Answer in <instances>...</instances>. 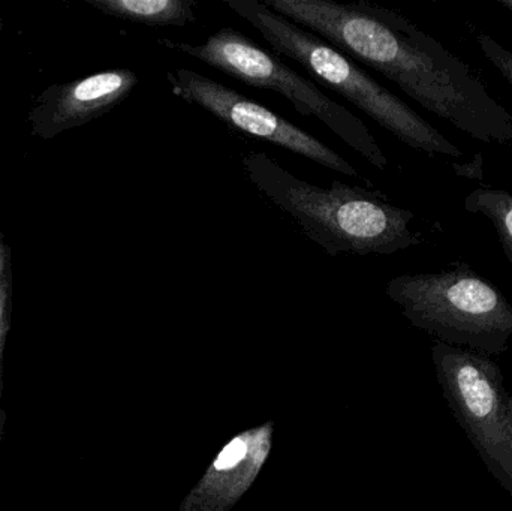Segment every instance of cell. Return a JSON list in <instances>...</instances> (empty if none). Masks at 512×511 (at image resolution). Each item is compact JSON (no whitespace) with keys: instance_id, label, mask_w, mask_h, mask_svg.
I'll use <instances>...</instances> for the list:
<instances>
[{"instance_id":"7a4b0ae2","label":"cell","mask_w":512,"mask_h":511,"mask_svg":"<svg viewBox=\"0 0 512 511\" xmlns=\"http://www.w3.org/2000/svg\"><path fill=\"white\" fill-rule=\"evenodd\" d=\"M225 5L258 30L274 53L303 66L319 83L348 99L400 143L432 156L463 155L457 144L414 108L315 33L297 26L259 0H227Z\"/></svg>"},{"instance_id":"ba28073f","label":"cell","mask_w":512,"mask_h":511,"mask_svg":"<svg viewBox=\"0 0 512 511\" xmlns=\"http://www.w3.org/2000/svg\"><path fill=\"white\" fill-rule=\"evenodd\" d=\"M138 86L131 69H110L48 89L32 111L33 134L51 138L98 119Z\"/></svg>"},{"instance_id":"277c9868","label":"cell","mask_w":512,"mask_h":511,"mask_svg":"<svg viewBox=\"0 0 512 511\" xmlns=\"http://www.w3.org/2000/svg\"><path fill=\"white\" fill-rule=\"evenodd\" d=\"M158 44L195 57L246 86L280 93L301 116L321 120L343 143L360 153L370 164L379 170L388 167L384 150L360 117L331 99L316 83L289 68L276 54L259 47L245 33L233 27H224L209 36L203 44L165 38L159 39Z\"/></svg>"},{"instance_id":"4fadbf2b","label":"cell","mask_w":512,"mask_h":511,"mask_svg":"<svg viewBox=\"0 0 512 511\" xmlns=\"http://www.w3.org/2000/svg\"><path fill=\"white\" fill-rule=\"evenodd\" d=\"M9 264V252L8 248L5 245V239H3L2 234H0V284L11 275L8 269Z\"/></svg>"},{"instance_id":"9a60e30c","label":"cell","mask_w":512,"mask_h":511,"mask_svg":"<svg viewBox=\"0 0 512 511\" xmlns=\"http://www.w3.org/2000/svg\"><path fill=\"white\" fill-rule=\"evenodd\" d=\"M0 431H2V411H0Z\"/></svg>"},{"instance_id":"30bf717a","label":"cell","mask_w":512,"mask_h":511,"mask_svg":"<svg viewBox=\"0 0 512 511\" xmlns=\"http://www.w3.org/2000/svg\"><path fill=\"white\" fill-rule=\"evenodd\" d=\"M465 209L483 215L498 234L512 267V194L504 189L478 188L466 195Z\"/></svg>"},{"instance_id":"8fae6325","label":"cell","mask_w":512,"mask_h":511,"mask_svg":"<svg viewBox=\"0 0 512 511\" xmlns=\"http://www.w3.org/2000/svg\"><path fill=\"white\" fill-rule=\"evenodd\" d=\"M478 44H480L484 56L498 69L499 74L507 80L508 86L512 90V51L499 44L492 36L484 35V33L478 36Z\"/></svg>"},{"instance_id":"7c38bea8","label":"cell","mask_w":512,"mask_h":511,"mask_svg":"<svg viewBox=\"0 0 512 511\" xmlns=\"http://www.w3.org/2000/svg\"><path fill=\"white\" fill-rule=\"evenodd\" d=\"M9 276L0 284V354H2L3 338H5L6 327H8L9 299H11V278Z\"/></svg>"},{"instance_id":"8992f818","label":"cell","mask_w":512,"mask_h":511,"mask_svg":"<svg viewBox=\"0 0 512 511\" xmlns=\"http://www.w3.org/2000/svg\"><path fill=\"white\" fill-rule=\"evenodd\" d=\"M167 80L174 96L203 108L231 129L282 147L343 176L358 177L357 168L327 144L236 89L185 68L168 71Z\"/></svg>"},{"instance_id":"3957f363","label":"cell","mask_w":512,"mask_h":511,"mask_svg":"<svg viewBox=\"0 0 512 511\" xmlns=\"http://www.w3.org/2000/svg\"><path fill=\"white\" fill-rule=\"evenodd\" d=\"M387 296L412 326L436 342L501 356L512 339V305L492 282L471 267L406 273L387 285Z\"/></svg>"},{"instance_id":"52a82bcc","label":"cell","mask_w":512,"mask_h":511,"mask_svg":"<svg viewBox=\"0 0 512 511\" xmlns=\"http://www.w3.org/2000/svg\"><path fill=\"white\" fill-rule=\"evenodd\" d=\"M274 422L234 435L218 453L179 511H231L254 486L273 449Z\"/></svg>"},{"instance_id":"5b68a950","label":"cell","mask_w":512,"mask_h":511,"mask_svg":"<svg viewBox=\"0 0 512 511\" xmlns=\"http://www.w3.org/2000/svg\"><path fill=\"white\" fill-rule=\"evenodd\" d=\"M433 365L442 395L490 473L512 498L510 393L489 356L435 342Z\"/></svg>"},{"instance_id":"5bb4252c","label":"cell","mask_w":512,"mask_h":511,"mask_svg":"<svg viewBox=\"0 0 512 511\" xmlns=\"http://www.w3.org/2000/svg\"><path fill=\"white\" fill-rule=\"evenodd\" d=\"M499 3H501L504 8H507L508 11L512 12V0H501Z\"/></svg>"},{"instance_id":"6da1fadb","label":"cell","mask_w":512,"mask_h":511,"mask_svg":"<svg viewBox=\"0 0 512 511\" xmlns=\"http://www.w3.org/2000/svg\"><path fill=\"white\" fill-rule=\"evenodd\" d=\"M252 185L330 257L393 255L420 245L414 213L394 206L378 191L334 180L330 188L298 179L264 152L243 155Z\"/></svg>"},{"instance_id":"9c48e42d","label":"cell","mask_w":512,"mask_h":511,"mask_svg":"<svg viewBox=\"0 0 512 511\" xmlns=\"http://www.w3.org/2000/svg\"><path fill=\"white\" fill-rule=\"evenodd\" d=\"M107 15L149 27L188 26L198 20L195 0H87Z\"/></svg>"},{"instance_id":"2e32d148","label":"cell","mask_w":512,"mask_h":511,"mask_svg":"<svg viewBox=\"0 0 512 511\" xmlns=\"http://www.w3.org/2000/svg\"><path fill=\"white\" fill-rule=\"evenodd\" d=\"M2 27H3L2 18H0V32H2Z\"/></svg>"}]
</instances>
